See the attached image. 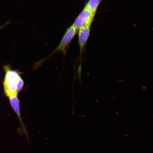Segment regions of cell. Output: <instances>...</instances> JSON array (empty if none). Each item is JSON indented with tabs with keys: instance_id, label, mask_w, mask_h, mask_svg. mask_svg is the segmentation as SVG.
Here are the masks:
<instances>
[{
	"instance_id": "1",
	"label": "cell",
	"mask_w": 153,
	"mask_h": 153,
	"mask_svg": "<svg viewBox=\"0 0 153 153\" xmlns=\"http://www.w3.org/2000/svg\"><path fill=\"white\" fill-rule=\"evenodd\" d=\"M5 76L3 81L5 94L7 97L18 95L24 86V81L20 73L11 69L8 66H4Z\"/></svg>"
},
{
	"instance_id": "2",
	"label": "cell",
	"mask_w": 153,
	"mask_h": 153,
	"mask_svg": "<svg viewBox=\"0 0 153 153\" xmlns=\"http://www.w3.org/2000/svg\"><path fill=\"white\" fill-rule=\"evenodd\" d=\"M77 31V29L76 28L73 24L71 26L69 27L67 29L65 33L63 36L60 43H59L56 48L48 56L36 63V64L34 66V68H38L44 62L48 59L49 57L58 51H61L63 53V54L65 55L67 49L68 48L69 45L71 43L73 39L75 37Z\"/></svg>"
},
{
	"instance_id": "3",
	"label": "cell",
	"mask_w": 153,
	"mask_h": 153,
	"mask_svg": "<svg viewBox=\"0 0 153 153\" xmlns=\"http://www.w3.org/2000/svg\"><path fill=\"white\" fill-rule=\"evenodd\" d=\"M8 98L11 106L18 117L20 122V127L18 130V132L21 134L26 135L28 141H29L27 130L26 126L25 125L23 121L22 115H21L20 101L18 98V95L11 96L9 97Z\"/></svg>"
},
{
	"instance_id": "4",
	"label": "cell",
	"mask_w": 153,
	"mask_h": 153,
	"mask_svg": "<svg viewBox=\"0 0 153 153\" xmlns=\"http://www.w3.org/2000/svg\"><path fill=\"white\" fill-rule=\"evenodd\" d=\"M95 16V15L85 5L75 19L73 24L78 30L83 27L91 25Z\"/></svg>"
},
{
	"instance_id": "5",
	"label": "cell",
	"mask_w": 153,
	"mask_h": 153,
	"mask_svg": "<svg viewBox=\"0 0 153 153\" xmlns=\"http://www.w3.org/2000/svg\"><path fill=\"white\" fill-rule=\"evenodd\" d=\"M91 25L80 28L78 30V43L80 49V57L89 39L91 33Z\"/></svg>"
},
{
	"instance_id": "6",
	"label": "cell",
	"mask_w": 153,
	"mask_h": 153,
	"mask_svg": "<svg viewBox=\"0 0 153 153\" xmlns=\"http://www.w3.org/2000/svg\"><path fill=\"white\" fill-rule=\"evenodd\" d=\"M101 0H88L85 5L93 14L95 15Z\"/></svg>"
},
{
	"instance_id": "7",
	"label": "cell",
	"mask_w": 153,
	"mask_h": 153,
	"mask_svg": "<svg viewBox=\"0 0 153 153\" xmlns=\"http://www.w3.org/2000/svg\"><path fill=\"white\" fill-rule=\"evenodd\" d=\"M9 23V22L6 23L5 24L2 25L0 26V30L2 29L3 28L5 27L7 25H8Z\"/></svg>"
}]
</instances>
